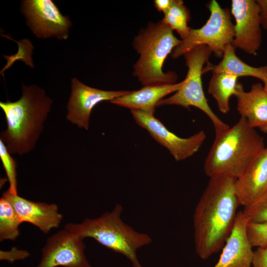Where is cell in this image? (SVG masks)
<instances>
[{
    "mask_svg": "<svg viewBox=\"0 0 267 267\" xmlns=\"http://www.w3.org/2000/svg\"><path fill=\"white\" fill-rule=\"evenodd\" d=\"M11 203L22 222H28L38 227L44 234L58 228L63 218L55 204L35 202L10 193H2Z\"/></svg>",
    "mask_w": 267,
    "mask_h": 267,
    "instance_id": "cell-13",
    "label": "cell"
},
{
    "mask_svg": "<svg viewBox=\"0 0 267 267\" xmlns=\"http://www.w3.org/2000/svg\"><path fill=\"white\" fill-rule=\"evenodd\" d=\"M235 48L229 44L225 47L221 61L214 65L209 61L203 68V74L209 71L222 72L237 77L250 76L263 81L267 76V66L253 67L241 60L235 54Z\"/></svg>",
    "mask_w": 267,
    "mask_h": 267,
    "instance_id": "cell-18",
    "label": "cell"
},
{
    "mask_svg": "<svg viewBox=\"0 0 267 267\" xmlns=\"http://www.w3.org/2000/svg\"><path fill=\"white\" fill-rule=\"evenodd\" d=\"M180 41L161 21L149 23L135 37L133 46L140 56L134 66L133 73L144 87L177 83V74L164 72L162 67L168 55Z\"/></svg>",
    "mask_w": 267,
    "mask_h": 267,
    "instance_id": "cell-5",
    "label": "cell"
},
{
    "mask_svg": "<svg viewBox=\"0 0 267 267\" xmlns=\"http://www.w3.org/2000/svg\"><path fill=\"white\" fill-rule=\"evenodd\" d=\"M234 37L231 44L247 54L256 55L262 42L260 8L256 0H232Z\"/></svg>",
    "mask_w": 267,
    "mask_h": 267,
    "instance_id": "cell-11",
    "label": "cell"
},
{
    "mask_svg": "<svg viewBox=\"0 0 267 267\" xmlns=\"http://www.w3.org/2000/svg\"><path fill=\"white\" fill-rule=\"evenodd\" d=\"M267 189V146L235 182L236 194L241 205L245 207Z\"/></svg>",
    "mask_w": 267,
    "mask_h": 267,
    "instance_id": "cell-16",
    "label": "cell"
},
{
    "mask_svg": "<svg viewBox=\"0 0 267 267\" xmlns=\"http://www.w3.org/2000/svg\"><path fill=\"white\" fill-rule=\"evenodd\" d=\"M238 78L225 73L212 72L208 92L215 99L219 110L223 114L227 113L230 109V98L235 95Z\"/></svg>",
    "mask_w": 267,
    "mask_h": 267,
    "instance_id": "cell-19",
    "label": "cell"
},
{
    "mask_svg": "<svg viewBox=\"0 0 267 267\" xmlns=\"http://www.w3.org/2000/svg\"><path fill=\"white\" fill-rule=\"evenodd\" d=\"M136 123L146 129L159 143L166 147L177 161L184 160L196 153L206 138L203 131L182 138L168 130L154 115L139 111H131Z\"/></svg>",
    "mask_w": 267,
    "mask_h": 267,
    "instance_id": "cell-9",
    "label": "cell"
},
{
    "mask_svg": "<svg viewBox=\"0 0 267 267\" xmlns=\"http://www.w3.org/2000/svg\"><path fill=\"white\" fill-rule=\"evenodd\" d=\"M247 234L252 247L267 246V222H248Z\"/></svg>",
    "mask_w": 267,
    "mask_h": 267,
    "instance_id": "cell-25",
    "label": "cell"
},
{
    "mask_svg": "<svg viewBox=\"0 0 267 267\" xmlns=\"http://www.w3.org/2000/svg\"><path fill=\"white\" fill-rule=\"evenodd\" d=\"M260 8L262 27L267 31V0H257Z\"/></svg>",
    "mask_w": 267,
    "mask_h": 267,
    "instance_id": "cell-28",
    "label": "cell"
},
{
    "mask_svg": "<svg viewBox=\"0 0 267 267\" xmlns=\"http://www.w3.org/2000/svg\"><path fill=\"white\" fill-rule=\"evenodd\" d=\"M123 207L116 204L111 212L101 216L86 219L80 223H69L64 228L83 238H91L107 248L125 256L133 267H143L139 262L137 250L152 242L147 234L135 231L121 218Z\"/></svg>",
    "mask_w": 267,
    "mask_h": 267,
    "instance_id": "cell-4",
    "label": "cell"
},
{
    "mask_svg": "<svg viewBox=\"0 0 267 267\" xmlns=\"http://www.w3.org/2000/svg\"><path fill=\"white\" fill-rule=\"evenodd\" d=\"M83 239L66 229L49 237L37 267H92L84 253Z\"/></svg>",
    "mask_w": 267,
    "mask_h": 267,
    "instance_id": "cell-10",
    "label": "cell"
},
{
    "mask_svg": "<svg viewBox=\"0 0 267 267\" xmlns=\"http://www.w3.org/2000/svg\"><path fill=\"white\" fill-rule=\"evenodd\" d=\"M234 96L237 99V110L246 119L249 125L267 134V93L263 84L252 85L249 91L244 90L238 82Z\"/></svg>",
    "mask_w": 267,
    "mask_h": 267,
    "instance_id": "cell-15",
    "label": "cell"
},
{
    "mask_svg": "<svg viewBox=\"0 0 267 267\" xmlns=\"http://www.w3.org/2000/svg\"><path fill=\"white\" fill-rule=\"evenodd\" d=\"M190 17L189 11L183 4V2L181 0H173L161 21L168 25L173 31L175 30L181 40H183L187 37L191 29L187 25Z\"/></svg>",
    "mask_w": 267,
    "mask_h": 267,
    "instance_id": "cell-21",
    "label": "cell"
},
{
    "mask_svg": "<svg viewBox=\"0 0 267 267\" xmlns=\"http://www.w3.org/2000/svg\"><path fill=\"white\" fill-rule=\"evenodd\" d=\"M22 223L9 200L3 195L0 199V240L14 241L19 236Z\"/></svg>",
    "mask_w": 267,
    "mask_h": 267,
    "instance_id": "cell-20",
    "label": "cell"
},
{
    "mask_svg": "<svg viewBox=\"0 0 267 267\" xmlns=\"http://www.w3.org/2000/svg\"><path fill=\"white\" fill-rule=\"evenodd\" d=\"M212 53L206 45H199L184 55L188 68L183 86L169 97L161 100L157 106L178 105L189 109L193 106L201 110L211 120L216 134L222 133L230 127L221 120L212 111L205 95L202 81L204 65L209 61Z\"/></svg>",
    "mask_w": 267,
    "mask_h": 267,
    "instance_id": "cell-6",
    "label": "cell"
},
{
    "mask_svg": "<svg viewBox=\"0 0 267 267\" xmlns=\"http://www.w3.org/2000/svg\"><path fill=\"white\" fill-rule=\"evenodd\" d=\"M2 35L7 39H11L16 42L18 46V49L14 54L10 55H3V58L6 59L7 63L0 71V75H3V73L9 68L17 60H21L26 65L34 68V65L32 58V54L34 46L31 41L27 39H24L18 41H15L6 35Z\"/></svg>",
    "mask_w": 267,
    "mask_h": 267,
    "instance_id": "cell-22",
    "label": "cell"
},
{
    "mask_svg": "<svg viewBox=\"0 0 267 267\" xmlns=\"http://www.w3.org/2000/svg\"><path fill=\"white\" fill-rule=\"evenodd\" d=\"M264 89L265 91L267 93V76L265 78V79L262 81Z\"/></svg>",
    "mask_w": 267,
    "mask_h": 267,
    "instance_id": "cell-30",
    "label": "cell"
},
{
    "mask_svg": "<svg viewBox=\"0 0 267 267\" xmlns=\"http://www.w3.org/2000/svg\"><path fill=\"white\" fill-rule=\"evenodd\" d=\"M20 9L27 25L37 38L68 39L71 22L51 0H23Z\"/></svg>",
    "mask_w": 267,
    "mask_h": 267,
    "instance_id": "cell-8",
    "label": "cell"
},
{
    "mask_svg": "<svg viewBox=\"0 0 267 267\" xmlns=\"http://www.w3.org/2000/svg\"><path fill=\"white\" fill-rule=\"evenodd\" d=\"M265 147L263 138L241 117L232 127L216 134L204 161L205 173L210 178H237Z\"/></svg>",
    "mask_w": 267,
    "mask_h": 267,
    "instance_id": "cell-3",
    "label": "cell"
},
{
    "mask_svg": "<svg viewBox=\"0 0 267 267\" xmlns=\"http://www.w3.org/2000/svg\"><path fill=\"white\" fill-rule=\"evenodd\" d=\"M248 222L242 211L238 212L232 231L213 267H252L254 251L247 237Z\"/></svg>",
    "mask_w": 267,
    "mask_h": 267,
    "instance_id": "cell-14",
    "label": "cell"
},
{
    "mask_svg": "<svg viewBox=\"0 0 267 267\" xmlns=\"http://www.w3.org/2000/svg\"><path fill=\"white\" fill-rule=\"evenodd\" d=\"M208 8L210 15L206 23L200 28H191L187 37L173 50L172 58L199 45L207 46L217 57L222 58L225 47L233 41L234 24L229 10L222 8L216 0H211Z\"/></svg>",
    "mask_w": 267,
    "mask_h": 267,
    "instance_id": "cell-7",
    "label": "cell"
},
{
    "mask_svg": "<svg viewBox=\"0 0 267 267\" xmlns=\"http://www.w3.org/2000/svg\"><path fill=\"white\" fill-rule=\"evenodd\" d=\"M236 178L228 176L210 178L193 217L195 251L203 260L218 252L233 228L239 204Z\"/></svg>",
    "mask_w": 267,
    "mask_h": 267,
    "instance_id": "cell-1",
    "label": "cell"
},
{
    "mask_svg": "<svg viewBox=\"0 0 267 267\" xmlns=\"http://www.w3.org/2000/svg\"><path fill=\"white\" fill-rule=\"evenodd\" d=\"M128 90H104L71 79V92L67 103V120L80 128L88 130L92 109L98 103L128 93Z\"/></svg>",
    "mask_w": 267,
    "mask_h": 267,
    "instance_id": "cell-12",
    "label": "cell"
},
{
    "mask_svg": "<svg viewBox=\"0 0 267 267\" xmlns=\"http://www.w3.org/2000/svg\"><path fill=\"white\" fill-rule=\"evenodd\" d=\"M0 158L9 183L8 191L12 194L17 195L16 163L0 139Z\"/></svg>",
    "mask_w": 267,
    "mask_h": 267,
    "instance_id": "cell-24",
    "label": "cell"
},
{
    "mask_svg": "<svg viewBox=\"0 0 267 267\" xmlns=\"http://www.w3.org/2000/svg\"><path fill=\"white\" fill-rule=\"evenodd\" d=\"M184 82V80L173 84L145 86L137 90L130 91L110 102L131 111H139L153 115L157 103L165 96L179 90Z\"/></svg>",
    "mask_w": 267,
    "mask_h": 267,
    "instance_id": "cell-17",
    "label": "cell"
},
{
    "mask_svg": "<svg viewBox=\"0 0 267 267\" xmlns=\"http://www.w3.org/2000/svg\"><path fill=\"white\" fill-rule=\"evenodd\" d=\"M173 0H155L154 6L156 9L164 13H166L171 6Z\"/></svg>",
    "mask_w": 267,
    "mask_h": 267,
    "instance_id": "cell-29",
    "label": "cell"
},
{
    "mask_svg": "<svg viewBox=\"0 0 267 267\" xmlns=\"http://www.w3.org/2000/svg\"><path fill=\"white\" fill-rule=\"evenodd\" d=\"M52 104L44 89L23 84L22 96L18 100L0 102L7 125L0 139L10 154L21 155L35 148Z\"/></svg>",
    "mask_w": 267,
    "mask_h": 267,
    "instance_id": "cell-2",
    "label": "cell"
},
{
    "mask_svg": "<svg viewBox=\"0 0 267 267\" xmlns=\"http://www.w3.org/2000/svg\"><path fill=\"white\" fill-rule=\"evenodd\" d=\"M29 256V254L25 251H20L13 248L11 251H0V260L5 259L9 262H12L16 260L25 258Z\"/></svg>",
    "mask_w": 267,
    "mask_h": 267,
    "instance_id": "cell-27",
    "label": "cell"
},
{
    "mask_svg": "<svg viewBox=\"0 0 267 267\" xmlns=\"http://www.w3.org/2000/svg\"><path fill=\"white\" fill-rule=\"evenodd\" d=\"M242 211L249 222H267V189Z\"/></svg>",
    "mask_w": 267,
    "mask_h": 267,
    "instance_id": "cell-23",
    "label": "cell"
},
{
    "mask_svg": "<svg viewBox=\"0 0 267 267\" xmlns=\"http://www.w3.org/2000/svg\"><path fill=\"white\" fill-rule=\"evenodd\" d=\"M252 267H267V246L257 248L254 251Z\"/></svg>",
    "mask_w": 267,
    "mask_h": 267,
    "instance_id": "cell-26",
    "label": "cell"
}]
</instances>
